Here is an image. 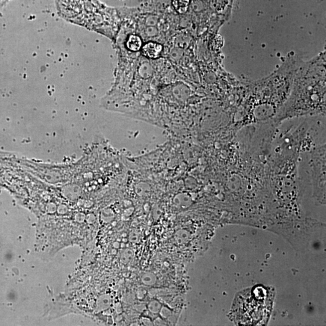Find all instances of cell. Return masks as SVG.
Wrapping results in <instances>:
<instances>
[{
  "instance_id": "cell-1",
  "label": "cell",
  "mask_w": 326,
  "mask_h": 326,
  "mask_svg": "<svg viewBox=\"0 0 326 326\" xmlns=\"http://www.w3.org/2000/svg\"><path fill=\"white\" fill-rule=\"evenodd\" d=\"M325 53L301 62L287 99L278 110L282 118L318 114L325 109Z\"/></svg>"
},
{
  "instance_id": "cell-2",
  "label": "cell",
  "mask_w": 326,
  "mask_h": 326,
  "mask_svg": "<svg viewBox=\"0 0 326 326\" xmlns=\"http://www.w3.org/2000/svg\"><path fill=\"white\" fill-rule=\"evenodd\" d=\"M162 47L161 44L150 42L143 47L142 53L144 56L150 59H156L159 57L162 52Z\"/></svg>"
},
{
  "instance_id": "cell-3",
  "label": "cell",
  "mask_w": 326,
  "mask_h": 326,
  "mask_svg": "<svg viewBox=\"0 0 326 326\" xmlns=\"http://www.w3.org/2000/svg\"><path fill=\"white\" fill-rule=\"evenodd\" d=\"M127 49L132 52H137L140 50L142 46L140 38L137 35H130L127 41Z\"/></svg>"
},
{
  "instance_id": "cell-4",
  "label": "cell",
  "mask_w": 326,
  "mask_h": 326,
  "mask_svg": "<svg viewBox=\"0 0 326 326\" xmlns=\"http://www.w3.org/2000/svg\"><path fill=\"white\" fill-rule=\"evenodd\" d=\"M189 4V0H173V5L180 14L185 13Z\"/></svg>"
},
{
  "instance_id": "cell-5",
  "label": "cell",
  "mask_w": 326,
  "mask_h": 326,
  "mask_svg": "<svg viewBox=\"0 0 326 326\" xmlns=\"http://www.w3.org/2000/svg\"><path fill=\"white\" fill-rule=\"evenodd\" d=\"M9 0H0V5H4L6 3L8 2Z\"/></svg>"
}]
</instances>
